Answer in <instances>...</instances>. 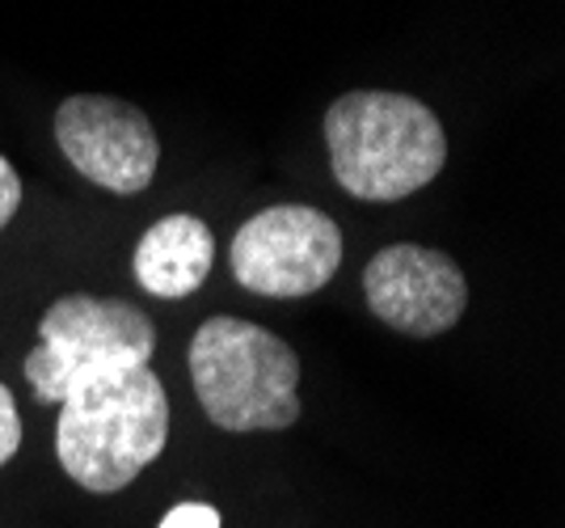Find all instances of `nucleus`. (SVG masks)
Returning a JSON list of instances; mask_svg holds the SVG:
<instances>
[{"mask_svg": "<svg viewBox=\"0 0 565 528\" xmlns=\"http://www.w3.org/2000/svg\"><path fill=\"white\" fill-rule=\"evenodd\" d=\"M326 148L338 187L363 203H397L448 166L439 115L409 94L351 89L326 110Z\"/></svg>", "mask_w": 565, "mask_h": 528, "instance_id": "nucleus-1", "label": "nucleus"}, {"mask_svg": "<svg viewBox=\"0 0 565 528\" xmlns=\"http://www.w3.org/2000/svg\"><path fill=\"white\" fill-rule=\"evenodd\" d=\"M169 440V398L161 377L136 363L85 381L60 402L55 456L76 486L115 495L140 478Z\"/></svg>", "mask_w": 565, "mask_h": 528, "instance_id": "nucleus-2", "label": "nucleus"}, {"mask_svg": "<svg viewBox=\"0 0 565 528\" xmlns=\"http://www.w3.org/2000/svg\"><path fill=\"white\" fill-rule=\"evenodd\" d=\"M190 384L220 432H287L300 419V356L245 317H207L186 351Z\"/></svg>", "mask_w": 565, "mask_h": 528, "instance_id": "nucleus-3", "label": "nucleus"}, {"mask_svg": "<svg viewBox=\"0 0 565 528\" xmlns=\"http://www.w3.org/2000/svg\"><path fill=\"white\" fill-rule=\"evenodd\" d=\"M39 335L43 342L25 356L22 368L34 398L47 406H60L85 381L148 363L157 351V326L148 313L127 300H102L89 292L60 296L43 313Z\"/></svg>", "mask_w": 565, "mask_h": 528, "instance_id": "nucleus-4", "label": "nucleus"}, {"mask_svg": "<svg viewBox=\"0 0 565 528\" xmlns=\"http://www.w3.org/2000/svg\"><path fill=\"white\" fill-rule=\"evenodd\" d=\"M342 266V233L308 203H275L233 233V279L266 300H296L330 284Z\"/></svg>", "mask_w": 565, "mask_h": 528, "instance_id": "nucleus-5", "label": "nucleus"}, {"mask_svg": "<svg viewBox=\"0 0 565 528\" xmlns=\"http://www.w3.org/2000/svg\"><path fill=\"white\" fill-rule=\"evenodd\" d=\"M55 145L68 166L110 194H140L161 166L157 127L140 106L106 94H76L55 110Z\"/></svg>", "mask_w": 565, "mask_h": 528, "instance_id": "nucleus-6", "label": "nucleus"}, {"mask_svg": "<svg viewBox=\"0 0 565 528\" xmlns=\"http://www.w3.org/2000/svg\"><path fill=\"white\" fill-rule=\"evenodd\" d=\"M363 296L388 330L405 338H439L469 309V279L444 250L397 241L367 258Z\"/></svg>", "mask_w": 565, "mask_h": 528, "instance_id": "nucleus-7", "label": "nucleus"}, {"mask_svg": "<svg viewBox=\"0 0 565 528\" xmlns=\"http://www.w3.org/2000/svg\"><path fill=\"white\" fill-rule=\"evenodd\" d=\"M212 258H215L212 229L199 217L178 212V217L157 220L143 233L136 254H131V271H136V284L148 296L186 300V296H194V292L207 284Z\"/></svg>", "mask_w": 565, "mask_h": 528, "instance_id": "nucleus-8", "label": "nucleus"}, {"mask_svg": "<svg viewBox=\"0 0 565 528\" xmlns=\"http://www.w3.org/2000/svg\"><path fill=\"white\" fill-rule=\"evenodd\" d=\"M18 448H22V414H18L13 393L0 384V465H9Z\"/></svg>", "mask_w": 565, "mask_h": 528, "instance_id": "nucleus-9", "label": "nucleus"}, {"mask_svg": "<svg viewBox=\"0 0 565 528\" xmlns=\"http://www.w3.org/2000/svg\"><path fill=\"white\" fill-rule=\"evenodd\" d=\"M22 208V178L9 157H0V229H9V220Z\"/></svg>", "mask_w": 565, "mask_h": 528, "instance_id": "nucleus-10", "label": "nucleus"}, {"mask_svg": "<svg viewBox=\"0 0 565 528\" xmlns=\"http://www.w3.org/2000/svg\"><path fill=\"white\" fill-rule=\"evenodd\" d=\"M161 528H220V511L207 504H182L161 520Z\"/></svg>", "mask_w": 565, "mask_h": 528, "instance_id": "nucleus-11", "label": "nucleus"}]
</instances>
